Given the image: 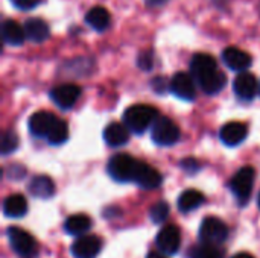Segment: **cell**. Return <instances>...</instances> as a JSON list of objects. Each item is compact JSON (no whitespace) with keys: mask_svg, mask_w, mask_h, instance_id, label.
Returning a JSON list of instances; mask_svg holds the SVG:
<instances>
[{"mask_svg":"<svg viewBox=\"0 0 260 258\" xmlns=\"http://www.w3.org/2000/svg\"><path fill=\"white\" fill-rule=\"evenodd\" d=\"M158 119V111L152 105L137 103L123 113V123L133 131L134 134H143L154 122Z\"/></svg>","mask_w":260,"mask_h":258,"instance_id":"6da1fadb","label":"cell"},{"mask_svg":"<svg viewBox=\"0 0 260 258\" xmlns=\"http://www.w3.org/2000/svg\"><path fill=\"white\" fill-rule=\"evenodd\" d=\"M137 164H139V160L133 158L131 155L117 154V155L111 157V160L108 161L107 170H108V175L114 181H117V182H129V181H134Z\"/></svg>","mask_w":260,"mask_h":258,"instance_id":"7a4b0ae2","label":"cell"},{"mask_svg":"<svg viewBox=\"0 0 260 258\" xmlns=\"http://www.w3.org/2000/svg\"><path fill=\"white\" fill-rule=\"evenodd\" d=\"M181 137L180 128L174 120L165 116H158V119L152 125V140L158 146H174Z\"/></svg>","mask_w":260,"mask_h":258,"instance_id":"3957f363","label":"cell"},{"mask_svg":"<svg viewBox=\"0 0 260 258\" xmlns=\"http://www.w3.org/2000/svg\"><path fill=\"white\" fill-rule=\"evenodd\" d=\"M6 234H8V240H9L12 251L18 257L34 258L37 255V243L27 231L18 227H9Z\"/></svg>","mask_w":260,"mask_h":258,"instance_id":"277c9868","label":"cell"},{"mask_svg":"<svg viewBox=\"0 0 260 258\" xmlns=\"http://www.w3.org/2000/svg\"><path fill=\"white\" fill-rule=\"evenodd\" d=\"M254 182V169L251 166H245L238 170V173L230 181V190L238 199L241 205H245L251 196Z\"/></svg>","mask_w":260,"mask_h":258,"instance_id":"5b68a950","label":"cell"},{"mask_svg":"<svg viewBox=\"0 0 260 258\" xmlns=\"http://www.w3.org/2000/svg\"><path fill=\"white\" fill-rule=\"evenodd\" d=\"M229 237V228L227 225L218 219V217H206L201 222L200 227V240L203 243H210V245H221L227 240Z\"/></svg>","mask_w":260,"mask_h":258,"instance_id":"8992f818","label":"cell"},{"mask_svg":"<svg viewBox=\"0 0 260 258\" xmlns=\"http://www.w3.org/2000/svg\"><path fill=\"white\" fill-rule=\"evenodd\" d=\"M169 90L172 94H175L181 100H193L197 97V87H195V79L192 75H187L184 71H178L174 75V78L169 82Z\"/></svg>","mask_w":260,"mask_h":258,"instance_id":"52a82bcc","label":"cell"},{"mask_svg":"<svg viewBox=\"0 0 260 258\" xmlns=\"http://www.w3.org/2000/svg\"><path fill=\"white\" fill-rule=\"evenodd\" d=\"M155 243H157L158 249L161 252H165L166 255L177 254L180 249V245H181V233H180L178 227H175V225L163 227L155 237Z\"/></svg>","mask_w":260,"mask_h":258,"instance_id":"ba28073f","label":"cell"},{"mask_svg":"<svg viewBox=\"0 0 260 258\" xmlns=\"http://www.w3.org/2000/svg\"><path fill=\"white\" fill-rule=\"evenodd\" d=\"M81 96V88L75 84H62L50 91V99L61 109H70L78 102Z\"/></svg>","mask_w":260,"mask_h":258,"instance_id":"9c48e42d","label":"cell"},{"mask_svg":"<svg viewBox=\"0 0 260 258\" xmlns=\"http://www.w3.org/2000/svg\"><path fill=\"white\" fill-rule=\"evenodd\" d=\"M102 242L96 236H79L72 245V255L75 258H96L101 252Z\"/></svg>","mask_w":260,"mask_h":258,"instance_id":"30bf717a","label":"cell"},{"mask_svg":"<svg viewBox=\"0 0 260 258\" xmlns=\"http://www.w3.org/2000/svg\"><path fill=\"white\" fill-rule=\"evenodd\" d=\"M163 178L160 175L158 170H155L152 166L139 161L137 169H136V175H134V182L145 189V190H154L157 187H160Z\"/></svg>","mask_w":260,"mask_h":258,"instance_id":"8fae6325","label":"cell"},{"mask_svg":"<svg viewBox=\"0 0 260 258\" xmlns=\"http://www.w3.org/2000/svg\"><path fill=\"white\" fill-rule=\"evenodd\" d=\"M235 93L242 100H251L259 91V84L254 75L248 71H241L233 82Z\"/></svg>","mask_w":260,"mask_h":258,"instance_id":"7c38bea8","label":"cell"},{"mask_svg":"<svg viewBox=\"0 0 260 258\" xmlns=\"http://www.w3.org/2000/svg\"><path fill=\"white\" fill-rule=\"evenodd\" d=\"M58 117L49 111H38L29 117V131L35 137H47Z\"/></svg>","mask_w":260,"mask_h":258,"instance_id":"4fadbf2b","label":"cell"},{"mask_svg":"<svg viewBox=\"0 0 260 258\" xmlns=\"http://www.w3.org/2000/svg\"><path fill=\"white\" fill-rule=\"evenodd\" d=\"M222 61L229 68L235 71H245L248 67H251L253 58L250 53H247L239 47H227L222 52Z\"/></svg>","mask_w":260,"mask_h":258,"instance_id":"5bb4252c","label":"cell"},{"mask_svg":"<svg viewBox=\"0 0 260 258\" xmlns=\"http://www.w3.org/2000/svg\"><path fill=\"white\" fill-rule=\"evenodd\" d=\"M247 134H248V128L241 122H229L219 131V137L222 143L230 148L241 144L247 138Z\"/></svg>","mask_w":260,"mask_h":258,"instance_id":"9a60e30c","label":"cell"},{"mask_svg":"<svg viewBox=\"0 0 260 258\" xmlns=\"http://www.w3.org/2000/svg\"><path fill=\"white\" fill-rule=\"evenodd\" d=\"M195 81L206 94H218L219 91L224 90L227 84V76L219 70H213L207 75L195 78Z\"/></svg>","mask_w":260,"mask_h":258,"instance_id":"2e32d148","label":"cell"},{"mask_svg":"<svg viewBox=\"0 0 260 258\" xmlns=\"http://www.w3.org/2000/svg\"><path fill=\"white\" fill-rule=\"evenodd\" d=\"M104 140L111 148H120L129 140V128L125 123H110L104 131Z\"/></svg>","mask_w":260,"mask_h":258,"instance_id":"e0dca14e","label":"cell"},{"mask_svg":"<svg viewBox=\"0 0 260 258\" xmlns=\"http://www.w3.org/2000/svg\"><path fill=\"white\" fill-rule=\"evenodd\" d=\"M23 27H24V32H26V38H29L34 43H43L50 35L49 24L43 18H38V17L27 18L24 21Z\"/></svg>","mask_w":260,"mask_h":258,"instance_id":"ac0fdd59","label":"cell"},{"mask_svg":"<svg viewBox=\"0 0 260 258\" xmlns=\"http://www.w3.org/2000/svg\"><path fill=\"white\" fill-rule=\"evenodd\" d=\"M29 192L32 196L40 199H49L55 195V184L53 181L46 175L34 176L29 182Z\"/></svg>","mask_w":260,"mask_h":258,"instance_id":"d6986e66","label":"cell"},{"mask_svg":"<svg viewBox=\"0 0 260 258\" xmlns=\"http://www.w3.org/2000/svg\"><path fill=\"white\" fill-rule=\"evenodd\" d=\"M2 35H3V40H5L6 44H9V46H21L24 43L26 32H24V27L20 26L15 20L8 18L2 24Z\"/></svg>","mask_w":260,"mask_h":258,"instance_id":"ffe728a7","label":"cell"},{"mask_svg":"<svg viewBox=\"0 0 260 258\" xmlns=\"http://www.w3.org/2000/svg\"><path fill=\"white\" fill-rule=\"evenodd\" d=\"M190 70H192L193 78H200V76L207 75V73H210L213 70H218V64H216V59L212 55H209V53H197L192 58Z\"/></svg>","mask_w":260,"mask_h":258,"instance_id":"44dd1931","label":"cell"},{"mask_svg":"<svg viewBox=\"0 0 260 258\" xmlns=\"http://www.w3.org/2000/svg\"><path fill=\"white\" fill-rule=\"evenodd\" d=\"M27 213V201L23 195H11L3 202V214L6 217H21Z\"/></svg>","mask_w":260,"mask_h":258,"instance_id":"7402d4cb","label":"cell"},{"mask_svg":"<svg viewBox=\"0 0 260 258\" xmlns=\"http://www.w3.org/2000/svg\"><path fill=\"white\" fill-rule=\"evenodd\" d=\"M91 228V219L85 214H73L66 219L64 222V230L67 234L79 237L84 236L88 230Z\"/></svg>","mask_w":260,"mask_h":258,"instance_id":"603a6c76","label":"cell"},{"mask_svg":"<svg viewBox=\"0 0 260 258\" xmlns=\"http://www.w3.org/2000/svg\"><path fill=\"white\" fill-rule=\"evenodd\" d=\"M85 21L98 32L105 30L110 26L111 21V15L110 12L104 8V6H94L91 8L87 14H85Z\"/></svg>","mask_w":260,"mask_h":258,"instance_id":"cb8c5ba5","label":"cell"},{"mask_svg":"<svg viewBox=\"0 0 260 258\" xmlns=\"http://www.w3.org/2000/svg\"><path fill=\"white\" fill-rule=\"evenodd\" d=\"M206 198L201 192L189 189L186 192H183L178 198V210L181 213H190L193 210H197L198 207H201L204 204Z\"/></svg>","mask_w":260,"mask_h":258,"instance_id":"d4e9b609","label":"cell"},{"mask_svg":"<svg viewBox=\"0 0 260 258\" xmlns=\"http://www.w3.org/2000/svg\"><path fill=\"white\" fill-rule=\"evenodd\" d=\"M224 251L219 248V245H210L203 243L198 246H192L187 252L189 258H224Z\"/></svg>","mask_w":260,"mask_h":258,"instance_id":"484cf974","label":"cell"},{"mask_svg":"<svg viewBox=\"0 0 260 258\" xmlns=\"http://www.w3.org/2000/svg\"><path fill=\"white\" fill-rule=\"evenodd\" d=\"M46 138L53 146H59V144L66 143L67 138H69V126H67V123L64 120H59L58 119L56 123L53 125V128L50 129V132H49V135Z\"/></svg>","mask_w":260,"mask_h":258,"instance_id":"4316f807","label":"cell"},{"mask_svg":"<svg viewBox=\"0 0 260 258\" xmlns=\"http://www.w3.org/2000/svg\"><path fill=\"white\" fill-rule=\"evenodd\" d=\"M17 148H18V137L11 131H5L2 135V141H0L2 155H9V154L15 152Z\"/></svg>","mask_w":260,"mask_h":258,"instance_id":"83f0119b","label":"cell"},{"mask_svg":"<svg viewBox=\"0 0 260 258\" xmlns=\"http://www.w3.org/2000/svg\"><path fill=\"white\" fill-rule=\"evenodd\" d=\"M169 216V205L166 202H157L155 205L151 207L149 210V217L154 224H161L168 219Z\"/></svg>","mask_w":260,"mask_h":258,"instance_id":"f1b7e54d","label":"cell"},{"mask_svg":"<svg viewBox=\"0 0 260 258\" xmlns=\"http://www.w3.org/2000/svg\"><path fill=\"white\" fill-rule=\"evenodd\" d=\"M137 64L142 70H151L154 65V53L151 50H145L139 55Z\"/></svg>","mask_w":260,"mask_h":258,"instance_id":"f546056e","label":"cell"},{"mask_svg":"<svg viewBox=\"0 0 260 258\" xmlns=\"http://www.w3.org/2000/svg\"><path fill=\"white\" fill-rule=\"evenodd\" d=\"M181 169L186 170L189 175H193V173H197L201 169V164L195 158H186V160L181 161Z\"/></svg>","mask_w":260,"mask_h":258,"instance_id":"4dcf8cb0","label":"cell"},{"mask_svg":"<svg viewBox=\"0 0 260 258\" xmlns=\"http://www.w3.org/2000/svg\"><path fill=\"white\" fill-rule=\"evenodd\" d=\"M12 5L18 9H23V11H27V9H32L35 6L40 5L41 0H11Z\"/></svg>","mask_w":260,"mask_h":258,"instance_id":"1f68e13d","label":"cell"},{"mask_svg":"<svg viewBox=\"0 0 260 258\" xmlns=\"http://www.w3.org/2000/svg\"><path fill=\"white\" fill-rule=\"evenodd\" d=\"M169 85H171V84H166L165 78H155V79L152 81V88H154V91H155V93H160V94H163V93L169 88Z\"/></svg>","mask_w":260,"mask_h":258,"instance_id":"d6a6232c","label":"cell"},{"mask_svg":"<svg viewBox=\"0 0 260 258\" xmlns=\"http://www.w3.org/2000/svg\"><path fill=\"white\" fill-rule=\"evenodd\" d=\"M148 6H160V5H165L168 0H145Z\"/></svg>","mask_w":260,"mask_h":258,"instance_id":"836d02e7","label":"cell"},{"mask_svg":"<svg viewBox=\"0 0 260 258\" xmlns=\"http://www.w3.org/2000/svg\"><path fill=\"white\" fill-rule=\"evenodd\" d=\"M146 258H168L166 255H165V252H155V251H152V252H149L148 255H146Z\"/></svg>","mask_w":260,"mask_h":258,"instance_id":"e575fe53","label":"cell"},{"mask_svg":"<svg viewBox=\"0 0 260 258\" xmlns=\"http://www.w3.org/2000/svg\"><path fill=\"white\" fill-rule=\"evenodd\" d=\"M232 258H254V257H253V255H250V254H247V252H239V254L233 255Z\"/></svg>","mask_w":260,"mask_h":258,"instance_id":"d590c367","label":"cell"},{"mask_svg":"<svg viewBox=\"0 0 260 258\" xmlns=\"http://www.w3.org/2000/svg\"><path fill=\"white\" fill-rule=\"evenodd\" d=\"M257 204H259V208H260V193H259V198H257Z\"/></svg>","mask_w":260,"mask_h":258,"instance_id":"8d00e7d4","label":"cell"},{"mask_svg":"<svg viewBox=\"0 0 260 258\" xmlns=\"http://www.w3.org/2000/svg\"><path fill=\"white\" fill-rule=\"evenodd\" d=\"M259 91H260V87H259Z\"/></svg>","mask_w":260,"mask_h":258,"instance_id":"74e56055","label":"cell"}]
</instances>
